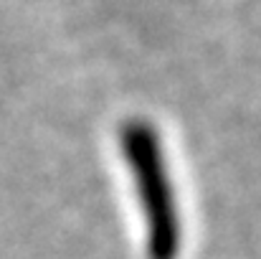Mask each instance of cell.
Listing matches in <instances>:
<instances>
[{"label": "cell", "mask_w": 261, "mask_h": 259, "mask_svg": "<svg viewBox=\"0 0 261 259\" xmlns=\"http://www.w3.org/2000/svg\"><path fill=\"white\" fill-rule=\"evenodd\" d=\"M119 148L140 198L147 229V254L150 259H177L182 247V224L158 127L142 117L127 120L119 130Z\"/></svg>", "instance_id": "6da1fadb"}]
</instances>
